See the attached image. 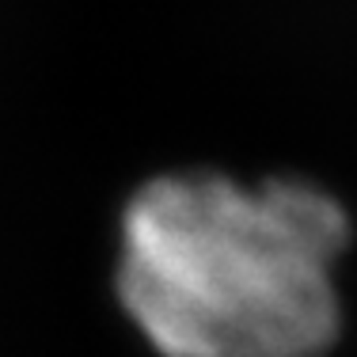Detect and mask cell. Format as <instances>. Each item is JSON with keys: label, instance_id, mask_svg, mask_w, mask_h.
Instances as JSON below:
<instances>
[{"label": "cell", "instance_id": "6da1fadb", "mask_svg": "<svg viewBox=\"0 0 357 357\" xmlns=\"http://www.w3.org/2000/svg\"><path fill=\"white\" fill-rule=\"evenodd\" d=\"M118 304L160 357H331L354 220L312 178L141 183L122 209Z\"/></svg>", "mask_w": 357, "mask_h": 357}]
</instances>
